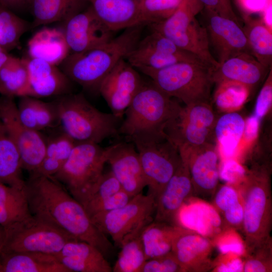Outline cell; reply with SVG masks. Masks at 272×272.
<instances>
[{
	"mask_svg": "<svg viewBox=\"0 0 272 272\" xmlns=\"http://www.w3.org/2000/svg\"><path fill=\"white\" fill-rule=\"evenodd\" d=\"M244 262L242 257L235 254H221L214 263V271L241 272L243 270Z\"/></svg>",
	"mask_w": 272,
	"mask_h": 272,
	"instance_id": "cell-50",
	"label": "cell"
},
{
	"mask_svg": "<svg viewBox=\"0 0 272 272\" xmlns=\"http://www.w3.org/2000/svg\"><path fill=\"white\" fill-rule=\"evenodd\" d=\"M181 107L152 82L144 83L126 110L118 133L133 144L166 136V127Z\"/></svg>",
	"mask_w": 272,
	"mask_h": 272,
	"instance_id": "cell-2",
	"label": "cell"
},
{
	"mask_svg": "<svg viewBox=\"0 0 272 272\" xmlns=\"http://www.w3.org/2000/svg\"><path fill=\"white\" fill-rule=\"evenodd\" d=\"M176 225L212 240L228 227L213 205L200 199L189 198L178 212Z\"/></svg>",
	"mask_w": 272,
	"mask_h": 272,
	"instance_id": "cell-21",
	"label": "cell"
},
{
	"mask_svg": "<svg viewBox=\"0 0 272 272\" xmlns=\"http://www.w3.org/2000/svg\"><path fill=\"white\" fill-rule=\"evenodd\" d=\"M144 83L136 69L122 58L102 80L98 92L120 119Z\"/></svg>",
	"mask_w": 272,
	"mask_h": 272,
	"instance_id": "cell-14",
	"label": "cell"
},
{
	"mask_svg": "<svg viewBox=\"0 0 272 272\" xmlns=\"http://www.w3.org/2000/svg\"><path fill=\"white\" fill-rule=\"evenodd\" d=\"M214 195L215 206H213L219 212L222 213L241 201L238 190L227 184L217 188Z\"/></svg>",
	"mask_w": 272,
	"mask_h": 272,
	"instance_id": "cell-49",
	"label": "cell"
},
{
	"mask_svg": "<svg viewBox=\"0 0 272 272\" xmlns=\"http://www.w3.org/2000/svg\"><path fill=\"white\" fill-rule=\"evenodd\" d=\"M182 159L187 163L193 193L202 197H212L219 181L220 155L212 142L188 150H179Z\"/></svg>",
	"mask_w": 272,
	"mask_h": 272,
	"instance_id": "cell-15",
	"label": "cell"
},
{
	"mask_svg": "<svg viewBox=\"0 0 272 272\" xmlns=\"http://www.w3.org/2000/svg\"><path fill=\"white\" fill-rule=\"evenodd\" d=\"M216 119L210 102L184 105L165 132L179 150H188L212 142Z\"/></svg>",
	"mask_w": 272,
	"mask_h": 272,
	"instance_id": "cell-10",
	"label": "cell"
},
{
	"mask_svg": "<svg viewBox=\"0 0 272 272\" xmlns=\"http://www.w3.org/2000/svg\"><path fill=\"white\" fill-rule=\"evenodd\" d=\"M22 169L19 152L0 119V182L24 188Z\"/></svg>",
	"mask_w": 272,
	"mask_h": 272,
	"instance_id": "cell-31",
	"label": "cell"
},
{
	"mask_svg": "<svg viewBox=\"0 0 272 272\" xmlns=\"http://www.w3.org/2000/svg\"><path fill=\"white\" fill-rule=\"evenodd\" d=\"M31 215L25 188L0 182V225L5 228Z\"/></svg>",
	"mask_w": 272,
	"mask_h": 272,
	"instance_id": "cell-35",
	"label": "cell"
},
{
	"mask_svg": "<svg viewBox=\"0 0 272 272\" xmlns=\"http://www.w3.org/2000/svg\"><path fill=\"white\" fill-rule=\"evenodd\" d=\"M1 252H39L55 255L69 241L76 239L48 222L32 215L4 228Z\"/></svg>",
	"mask_w": 272,
	"mask_h": 272,
	"instance_id": "cell-8",
	"label": "cell"
},
{
	"mask_svg": "<svg viewBox=\"0 0 272 272\" xmlns=\"http://www.w3.org/2000/svg\"><path fill=\"white\" fill-rule=\"evenodd\" d=\"M203 8L199 0H181L177 9L169 18L150 25L152 30L170 39L195 18Z\"/></svg>",
	"mask_w": 272,
	"mask_h": 272,
	"instance_id": "cell-37",
	"label": "cell"
},
{
	"mask_svg": "<svg viewBox=\"0 0 272 272\" xmlns=\"http://www.w3.org/2000/svg\"><path fill=\"white\" fill-rule=\"evenodd\" d=\"M156 198L151 193H140L124 206L109 212L90 217L93 223L115 245L120 247L127 239L140 233L154 220Z\"/></svg>",
	"mask_w": 272,
	"mask_h": 272,
	"instance_id": "cell-9",
	"label": "cell"
},
{
	"mask_svg": "<svg viewBox=\"0 0 272 272\" xmlns=\"http://www.w3.org/2000/svg\"><path fill=\"white\" fill-rule=\"evenodd\" d=\"M0 119L17 148L23 169L34 173L44 158L46 140L39 131L22 123L13 97H0Z\"/></svg>",
	"mask_w": 272,
	"mask_h": 272,
	"instance_id": "cell-12",
	"label": "cell"
},
{
	"mask_svg": "<svg viewBox=\"0 0 272 272\" xmlns=\"http://www.w3.org/2000/svg\"><path fill=\"white\" fill-rule=\"evenodd\" d=\"M141 233L124 241L112 272H141L146 260Z\"/></svg>",
	"mask_w": 272,
	"mask_h": 272,
	"instance_id": "cell-40",
	"label": "cell"
},
{
	"mask_svg": "<svg viewBox=\"0 0 272 272\" xmlns=\"http://www.w3.org/2000/svg\"><path fill=\"white\" fill-rule=\"evenodd\" d=\"M270 69L261 64L250 53L243 52L232 57L217 67H211L214 83L234 81L244 84L251 89L260 82Z\"/></svg>",
	"mask_w": 272,
	"mask_h": 272,
	"instance_id": "cell-23",
	"label": "cell"
},
{
	"mask_svg": "<svg viewBox=\"0 0 272 272\" xmlns=\"http://www.w3.org/2000/svg\"><path fill=\"white\" fill-rule=\"evenodd\" d=\"M0 272L71 271L54 254L39 252H1Z\"/></svg>",
	"mask_w": 272,
	"mask_h": 272,
	"instance_id": "cell-26",
	"label": "cell"
},
{
	"mask_svg": "<svg viewBox=\"0 0 272 272\" xmlns=\"http://www.w3.org/2000/svg\"><path fill=\"white\" fill-rule=\"evenodd\" d=\"M211 67L206 64L181 62L159 69L140 67L137 70L148 76L168 96L188 106L210 102L214 84Z\"/></svg>",
	"mask_w": 272,
	"mask_h": 272,
	"instance_id": "cell-6",
	"label": "cell"
},
{
	"mask_svg": "<svg viewBox=\"0 0 272 272\" xmlns=\"http://www.w3.org/2000/svg\"><path fill=\"white\" fill-rule=\"evenodd\" d=\"M244 124L242 115L235 111L226 112L216 119L214 136L222 159L233 158L243 137Z\"/></svg>",
	"mask_w": 272,
	"mask_h": 272,
	"instance_id": "cell-30",
	"label": "cell"
},
{
	"mask_svg": "<svg viewBox=\"0 0 272 272\" xmlns=\"http://www.w3.org/2000/svg\"><path fill=\"white\" fill-rule=\"evenodd\" d=\"M29 27L25 20L0 4V47L8 52L19 46L20 39Z\"/></svg>",
	"mask_w": 272,
	"mask_h": 272,
	"instance_id": "cell-39",
	"label": "cell"
},
{
	"mask_svg": "<svg viewBox=\"0 0 272 272\" xmlns=\"http://www.w3.org/2000/svg\"><path fill=\"white\" fill-rule=\"evenodd\" d=\"M55 255L71 272H112V267L99 250L77 239L69 241Z\"/></svg>",
	"mask_w": 272,
	"mask_h": 272,
	"instance_id": "cell-24",
	"label": "cell"
},
{
	"mask_svg": "<svg viewBox=\"0 0 272 272\" xmlns=\"http://www.w3.org/2000/svg\"><path fill=\"white\" fill-rule=\"evenodd\" d=\"M213 101L217 108L226 112L240 109L249 96L251 89L234 81H224L216 84Z\"/></svg>",
	"mask_w": 272,
	"mask_h": 272,
	"instance_id": "cell-38",
	"label": "cell"
},
{
	"mask_svg": "<svg viewBox=\"0 0 272 272\" xmlns=\"http://www.w3.org/2000/svg\"><path fill=\"white\" fill-rule=\"evenodd\" d=\"M272 105V71L268 72L266 80L261 89L255 102L253 116L261 121Z\"/></svg>",
	"mask_w": 272,
	"mask_h": 272,
	"instance_id": "cell-48",
	"label": "cell"
},
{
	"mask_svg": "<svg viewBox=\"0 0 272 272\" xmlns=\"http://www.w3.org/2000/svg\"><path fill=\"white\" fill-rule=\"evenodd\" d=\"M181 0H139L140 13L144 25L165 21L175 11Z\"/></svg>",
	"mask_w": 272,
	"mask_h": 272,
	"instance_id": "cell-41",
	"label": "cell"
},
{
	"mask_svg": "<svg viewBox=\"0 0 272 272\" xmlns=\"http://www.w3.org/2000/svg\"><path fill=\"white\" fill-rule=\"evenodd\" d=\"M17 107L21 121L32 130L39 131L59 125L55 101L46 102L37 98L26 96L20 97Z\"/></svg>",
	"mask_w": 272,
	"mask_h": 272,
	"instance_id": "cell-28",
	"label": "cell"
},
{
	"mask_svg": "<svg viewBox=\"0 0 272 272\" xmlns=\"http://www.w3.org/2000/svg\"><path fill=\"white\" fill-rule=\"evenodd\" d=\"M213 241L221 254H231L243 257L245 253L243 239L233 228H225Z\"/></svg>",
	"mask_w": 272,
	"mask_h": 272,
	"instance_id": "cell-43",
	"label": "cell"
},
{
	"mask_svg": "<svg viewBox=\"0 0 272 272\" xmlns=\"http://www.w3.org/2000/svg\"><path fill=\"white\" fill-rule=\"evenodd\" d=\"M107 163L122 189L132 196L141 193L147 186L139 155L133 143L112 145Z\"/></svg>",
	"mask_w": 272,
	"mask_h": 272,
	"instance_id": "cell-18",
	"label": "cell"
},
{
	"mask_svg": "<svg viewBox=\"0 0 272 272\" xmlns=\"http://www.w3.org/2000/svg\"><path fill=\"white\" fill-rule=\"evenodd\" d=\"M25 59L29 96L39 98L68 94L71 80L57 66L39 59L28 57Z\"/></svg>",
	"mask_w": 272,
	"mask_h": 272,
	"instance_id": "cell-22",
	"label": "cell"
},
{
	"mask_svg": "<svg viewBox=\"0 0 272 272\" xmlns=\"http://www.w3.org/2000/svg\"><path fill=\"white\" fill-rule=\"evenodd\" d=\"M0 4L14 12L27 6V0H0Z\"/></svg>",
	"mask_w": 272,
	"mask_h": 272,
	"instance_id": "cell-54",
	"label": "cell"
},
{
	"mask_svg": "<svg viewBox=\"0 0 272 272\" xmlns=\"http://www.w3.org/2000/svg\"><path fill=\"white\" fill-rule=\"evenodd\" d=\"M9 54L0 47V67L7 59Z\"/></svg>",
	"mask_w": 272,
	"mask_h": 272,
	"instance_id": "cell-56",
	"label": "cell"
},
{
	"mask_svg": "<svg viewBox=\"0 0 272 272\" xmlns=\"http://www.w3.org/2000/svg\"><path fill=\"white\" fill-rule=\"evenodd\" d=\"M247 170L234 158L222 159L219 167V178L227 184L238 186L245 179Z\"/></svg>",
	"mask_w": 272,
	"mask_h": 272,
	"instance_id": "cell-46",
	"label": "cell"
},
{
	"mask_svg": "<svg viewBox=\"0 0 272 272\" xmlns=\"http://www.w3.org/2000/svg\"><path fill=\"white\" fill-rule=\"evenodd\" d=\"M143 26L126 28L98 47L70 53L60 64V70L71 81L85 89L98 92L104 78L120 59L126 57L142 38Z\"/></svg>",
	"mask_w": 272,
	"mask_h": 272,
	"instance_id": "cell-3",
	"label": "cell"
},
{
	"mask_svg": "<svg viewBox=\"0 0 272 272\" xmlns=\"http://www.w3.org/2000/svg\"><path fill=\"white\" fill-rule=\"evenodd\" d=\"M271 239L245 252L242 257L244 272H269L272 270Z\"/></svg>",
	"mask_w": 272,
	"mask_h": 272,
	"instance_id": "cell-42",
	"label": "cell"
},
{
	"mask_svg": "<svg viewBox=\"0 0 272 272\" xmlns=\"http://www.w3.org/2000/svg\"><path fill=\"white\" fill-rule=\"evenodd\" d=\"M0 94L13 98L29 96L28 73L25 58L9 55L0 67Z\"/></svg>",
	"mask_w": 272,
	"mask_h": 272,
	"instance_id": "cell-34",
	"label": "cell"
},
{
	"mask_svg": "<svg viewBox=\"0 0 272 272\" xmlns=\"http://www.w3.org/2000/svg\"><path fill=\"white\" fill-rule=\"evenodd\" d=\"M111 147L104 148L94 143H77L67 160L52 177L83 206L104 174Z\"/></svg>",
	"mask_w": 272,
	"mask_h": 272,
	"instance_id": "cell-7",
	"label": "cell"
},
{
	"mask_svg": "<svg viewBox=\"0 0 272 272\" xmlns=\"http://www.w3.org/2000/svg\"><path fill=\"white\" fill-rule=\"evenodd\" d=\"M125 59L136 69H159L181 62L207 64L196 55L180 48L154 30L140 39Z\"/></svg>",
	"mask_w": 272,
	"mask_h": 272,
	"instance_id": "cell-13",
	"label": "cell"
},
{
	"mask_svg": "<svg viewBox=\"0 0 272 272\" xmlns=\"http://www.w3.org/2000/svg\"><path fill=\"white\" fill-rule=\"evenodd\" d=\"M5 239V229L4 228L0 225V251L2 248Z\"/></svg>",
	"mask_w": 272,
	"mask_h": 272,
	"instance_id": "cell-57",
	"label": "cell"
},
{
	"mask_svg": "<svg viewBox=\"0 0 272 272\" xmlns=\"http://www.w3.org/2000/svg\"><path fill=\"white\" fill-rule=\"evenodd\" d=\"M133 196L123 189L95 203L84 207L90 217L110 212L126 204Z\"/></svg>",
	"mask_w": 272,
	"mask_h": 272,
	"instance_id": "cell-44",
	"label": "cell"
},
{
	"mask_svg": "<svg viewBox=\"0 0 272 272\" xmlns=\"http://www.w3.org/2000/svg\"><path fill=\"white\" fill-rule=\"evenodd\" d=\"M64 22L62 32L73 52L98 47L113 38L112 31L100 20L90 5Z\"/></svg>",
	"mask_w": 272,
	"mask_h": 272,
	"instance_id": "cell-17",
	"label": "cell"
},
{
	"mask_svg": "<svg viewBox=\"0 0 272 272\" xmlns=\"http://www.w3.org/2000/svg\"><path fill=\"white\" fill-rule=\"evenodd\" d=\"M199 1L205 8L214 11L221 17L239 22V20L233 10L230 0Z\"/></svg>",
	"mask_w": 272,
	"mask_h": 272,
	"instance_id": "cell-51",
	"label": "cell"
},
{
	"mask_svg": "<svg viewBox=\"0 0 272 272\" xmlns=\"http://www.w3.org/2000/svg\"><path fill=\"white\" fill-rule=\"evenodd\" d=\"M76 143L63 132L46 140L44 158L37 170L30 175L54 176L67 160Z\"/></svg>",
	"mask_w": 272,
	"mask_h": 272,
	"instance_id": "cell-36",
	"label": "cell"
},
{
	"mask_svg": "<svg viewBox=\"0 0 272 272\" xmlns=\"http://www.w3.org/2000/svg\"><path fill=\"white\" fill-rule=\"evenodd\" d=\"M192 193L193 186L188 166L182 159L180 165L156 199L154 220L177 226L178 212Z\"/></svg>",
	"mask_w": 272,
	"mask_h": 272,
	"instance_id": "cell-20",
	"label": "cell"
},
{
	"mask_svg": "<svg viewBox=\"0 0 272 272\" xmlns=\"http://www.w3.org/2000/svg\"><path fill=\"white\" fill-rule=\"evenodd\" d=\"M214 247L212 240L181 227L171 252L183 272L206 271L214 266L210 257Z\"/></svg>",
	"mask_w": 272,
	"mask_h": 272,
	"instance_id": "cell-19",
	"label": "cell"
},
{
	"mask_svg": "<svg viewBox=\"0 0 272 272\" xmlns=\"http://www.w3.org/2000/svg\"><path fill=\"white\" fill-rule=\"evenodd\" d=\"M55 102L62 132L76 143L99 144L118 133L119 118L99 111L82 94H65Z\"/></svg>",
	"mask_w": 272,
	"mask_h": 272,
	"instance_id": "cell-5",
	"label": "cell"
},
{
	"mask_svg": "<svg viewBox=\"0 0 272 272\" xmlns=\"http://www.w3.org/2000/svg\"><path fill=\"white\" fill-rule=\"evenodd\" d=\"M87 0H27L33 17V28L56 22H64L82 11Z\"/></svg>",
	"mask_w": 272,
	"mask_h": 272,
	"instance_id": "cell-29",
	"label": "cell"
},
{
	"mask_svg": "<svg viewBox=\"0 0 272 272\" xmlns=\"http://www.w3.org/2000/svg\"><path fill=\"white\" fill-rule=\"evenodd\" d=\"M209 44L216 52L218 62L225 60L243 52L250 53L246 37L239 22L220 16L203 8Z\"/></svg>",
	"mask_w": 272,
	"mask_h": 272,
	"instance_id": "cell-16",
	"label": "cell"
},
{
	"mask_svg": "<svg viewBox=\"0 0 272 272\" xmlns=\"http://www.w3.org/2000/svg\"><path fill=\"white\" fill-rule=\"evenodd\" d=\"M24 188L32 215L94 246L105 256L112 251L111 242L84 207L54 178L30 175Z\"/></svg>",
	"mask_w": 272,
	"mask_h": 272,
	"instance_id": "cell-1",
	"label": "cell"
},
{
	"mask_svg": "<svg viewBox=\"0 0 272 272\" xmlns=\"http://www.w3.org/2000/svg\"><path fill=\"white\" fill-rule=\"evenodd\" d=\"M237 187L244 209L241 227L245 251L270 239L272 200L270 170L250 168Z\"/></svg>",
	"mask_w": 272,
	"mask_h": 272,
	"instance_id": "cell-4",
	"label": "cell"
},
{
	"mask_svg": "<svg viewBox=\"0 0 272 272\" xmlns=\"http://www.w3.org/2000/svg\"><path fill=\"white\" fill-rule=\"evenodd\" d=\"M141 272H183L182 268L171 252L147 259Z\"/></svg>",
	"mask_w": 272,
	"mask_h": 272,
	"instance_id": "cell-47",
	"label": "cell"
},
{
	"mask_svg": "<svg viewBox=\"0 0 272 272\" xmlns=\"http://www.w3.org/2000/svg\"><path fill=\"white\" fill-rule=\"evenodd\" d=\"M121 189L119 181L111 171L104 173L96 188L83 206L84 208L95 203Z\"/></svg>",
	"mask_w": 272,
	"mask_h": 272,
	"instance_id": "cell-45",
	"label": "cell"
},
{
	"mask_svg": "<svg viewBox=\"0 0 272 272\" xmlns=\"http://www.w3.org/2000/svg\"><path fill=\"white\" fill-rule=\"evenodd\" d=\"M29 57L60 65L70 49L63 32L55 28H44L37 31L28 42Z\"/></svg>",
	"mask_w": 272,
	"mask_h": 272,
	"instance_id": "cell-27",
	"label": "cell"
},
{
	"mask_svg": "<svg viewBox=\"0 0 272 272\" xmlns=\"http://www.w3.org/2000/svg\"><path fill=\"white\" fill-rule=\"evenodd\" d=\"M87 1L97 16L112 32L144 25L139 0Z\"/></svg>",
	"mask_w": 272,
	"mask_h": 272,
	"instance_id": "cell-25",
	"label": "cell"
},
{
	"mask_svg": "<svg viewBox=\"0 0 272 272\" xmlns=\"http://www.w3.org/2000/svg\"><path fill=\"white\" fill-rule=\"evenodd\" d=\"M261 121L252 114L245 120L243 138L247 142L254 140L258 136Z\"/></svg>",
	"mask_w": 272,
	"mask_h": 272,
	"instance_id": "cell-53",
	"label": "cell"
},
{
	"mask_svg": "<svg viewBox=\"0 0 272 272\" xmlns=\"http://www.w3.org/2000/svg\"><path fill=\"white\" fill-rule=\"evenodd\" d=\"M180 228L178 226L154 220L146 225L141 233L146 259L170 252Z\"/></svg>",
	"mask_w": 272,
	"mask_h": 272,
	"instance_id": "cell-32",
	"label": "cell"
},
{
	"mask_svg": "<svg viewBox=\"0 0 272 272\" xmlns=\"http://www.w3.org/2000/svg\"><path fill=\"white\" fill-rule=\"evenodd\" d=\"M243 16L261 14L271 3L272 0H235Z\"/></svg>",
	"mask_w": 272,
	"mask_h": 272,
	"instance_id": "cell-52",
	"label": "cell"
},
{
	"mask_svg": "<svg viewBox=\"0 0 272 272\" xmlns=\"http://www.w3.org/2000/svg\"><path fill=\"white\" fill-rule=\"evenodd\" d=\"M133 145L139 155L149 192L156 200L182 161L179 150L167 135Z\"/></svg>",
	"mask_w": 272,
	"mask_h": 272,
	"instance_id": "cell-11",
	"label": "cell"
},
{
	"mask_svg": "<svg viewBox=\"0 0 272 272\" xmlns=\"http://www.w3.org/2000/svg\"><path fill=\"white\" fill-rule=\"evenodd\" d=\"M243 31L246 37L250 53L262 65L271 69L272 64V30L261 18L243 16Z\"/></svg>",
	"mask_w": 272,
	"mask_h": 272,
	"instance_id": "cell-33",
	"label": "cell"
},
{
	"mask_svg": "<svg viewBox=\"0 0 272 272\" xmlns=\"http://www.w3.org/2000/svg\"><path fill=\"white\" fill-rule=\"evenodd\" d=\"M261 20L270 30H272V3L270 4L261 13Z\"/></svg>",
	"mask_w": 272,
	"mask_h": 272,
	"instance_id": "cell-55",
	"label": "cell"
}]
</instances>
